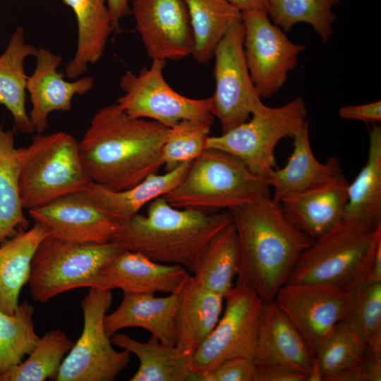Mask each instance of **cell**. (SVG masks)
Here are the masks:
<instances>
[{"label": "cell", "mask_w": 381, "mask_h": 381, "mask_svg": "<svg viewBox=\"0 0 381 381\" xmlns=\"http://www.w3.org/2000/svg\"><path fill=\"white\" fill-rule=\"evenodd\" d=\"M169 128L128 115L116 103L99 109L79 142L90 181L109 190L128 189L164 165L162 150Z\"/></svg>", "instance_id": "1"}, {"label": "cell", "mask_w": 381, "mask_h": 381, "mask_svg": "<svg viewBox=\"0 0 381 381\" xmlns=\"http://www.w3.org/2000/svg\"><path fill=\"white\" fill-rule=\"evenodd\" d=\"M240 250L236 283L272 301L302 253L313 240L299 230L271 196L227 210Z\"/></svg>", "instance_id": "2"}, {"label": "cell", "mask_w": 381, "mask_h": 381, "mask_svg": "<svg viewBox=\"0 0 381 381\" xmlns=\"http://www.w3.org/2000/svg\"><path fill=\"white\" fill-rule=\"evenodd\" d=\"M231 222L229 211L178 209L161 196L150 202L146 215L138 213L122 222L114 241L125 250L192 274L208 243Z\"/></svg>", "instance_id": "3"}, {"label": "cell", "mask_w": 381, "mask_h": 381, "mask_svg": "<svg viewBox=\"0 0 381 381\" xmlns=\"http://www.w3.org/2000/svg\"><path fill=\"white\" fill-rule=\"evenodd\" d=\"M265 179L253 173L238 157L205 149L178 185L163 198L178 209L210 214L240 207L270 196Z\"/></svg>", "instance_id": "4"}, {"label": "cell", "mask_w": 381, "mask_h": 381, "mask_svg": "<svg viewBox=\"0 0 381 381\" xmlns=\"http://www.w3.org/2000/svg\"><path fill=\"white\" fill-rule=\"evenodd\" d=\"M381 224L344 220L313 240L301 255L286 283H313L351 290L368 280Z\"/></svg>", "instance_id": "5"}, {"label": "cell", "mask_w": 381, "mask_h": 381, "mask_svg": "<svg viewBox=\"0 0 381 381\" xmlns=\"http://www.w3.org/2000/svg\"><path fill=\"white\" fill-rule=\"evenodd\" d=\"M91 182L80 156L79 142L71 134L37 133L20 147L18 189L23 209L47 204L83 190Z\"/></svg>", "instance_id": "6"}, {"label": "cell", "mask_w": 381, "mask_h": 381, "mask_svg": "<svg viewBox=\"0 0 381 381\" xmlns=\"http://www.w3.org/2000/svg\"><path fill=\"white\" fill-rule=\"evenodd\" d=\"M124 250L114 241L78 243L47 236L32 261L30 295L34 301L45 303L64 292L87 287L104 265Z\"/></svg>", "instance_id": "7"}, {"label": "cell", "mask_w": 381, "mask_h": 381, "mask_svg": "<svg viewBox=\"0 0 381 381\" xmlns=\"http://www.w3.org/2000/svg\"><path fill=\"white\" fill-rule=\"evenodd\" d=\"M304 100L297 97L285 104H262L246 121L219 136H209L206 149H215L240 159L257 176L265 179L277 168L274 149L282 138L293 137L307 121Z\"/></svg>", "instance_id": "8"}, {"label": "cell", "mask_w": 381, "mask_h": 381, "mask_svg": "<svg viewBox=\"0 0 381 381\" xmlns=\"http://www.w3.org/2000/svg\"><path fill=\"white\" fill-rule=\"evenodd\" d=\"M112 302L109 290L90 288L81 301L83 332L59 368L56 381H112L128 366L131 353L116 351L104 320Z\"/></svg>", "instance_id": "9"}, {"label": "cell", "mask_w": 381, "mask_h": 381, "mask_svg": "<svg viewBox=\"0 0 381 381\" xmlns=\"http://www.w3.org/2000/svg\"><path fill=\"white\" fill-rule=\"evenodd\" d=\"M167 61L152 60L138 74L128 71L119 85L123 94L116 104L128 115L157 121L171 128L183 120L213 124L212 98L193 99L183 96L167 83L163 71Z\"/></svg>", "instance_id": "10"}, {"label": "cell", "mask_w": 381, "mask_h": 381, "mask_svg": "<svg viewBox=\"0 0 381 381\" xmlns=\"http://www.w3.org/2000/svg\"><path fill=\"white\" fill-rule=\"evenodd\" d=\"M224 312L192 354L194 381L234 357L253 359L265 302L248 286L236 283L224 297Z\"/></svg>", "instance_id": "11"}, {"label": "cell", "mask_w": 381, "mask_h": 381, "mask_svg": "<svg viewBox=\"0 0 381 381\" xmlns=\"http://www.w3.org/2000/svg\"><path fill=\"white\" fill-rule=\"evenodd\" d=\"M243 21L233 25L214 52L215 90L211 97L213 116L224 133L250 119L263 102L246 61Z\"/></svg>", "instance_id": "12"}, {"label": "cell", "mask_w": 381, "mask_h": 381, "mask_svg": "<svg viewBox=\"0 0 381 381\" xmlns=\"http://www.w3.org/2000/svg\"><path fill=\"white\" fill-rule=\"evenodd\" d=\"M242 21L244 54L251 79L261 98L270 97L283 87L306 47L291 41L265 12H243Z\"/></svg>", "instance_id": "13"}, {"label": "cell", "mask_w": 381, "mask_h": 381, "mask_svg": "<svg viewBox=\"0 0 381 381\" xmlns=\"http://www.w3.org/2000/svg\"><path fill=\"white\" fill-rule=\"evenodd\" d=\"M273 301L315 356L334 326L345 320L351 291L320 284L286 283Z\"/></svg>", "instance_id": "14"}, {"label": "cell", "mask_w": 381, "mask_h": 381, "mask_svg": "<svg viewBox=\"0 0 381 381\" xmlns=\"http://www.w3.org/2000/svg\"><path fill=\"white\" fill-rule=\"evenodd\" d=\"M131 13L152 60L178 61L192 55L194 41L185 0H133Z\"/></svg>", "instance_id": "15"}, {"label": "cell", "mask_w": 381, "mask_h": 381, "mask_svg": "<svg viewBox=\"0 0 381 381\" xmlns=\"http://www.w3.org/2000/svg\"><path fill=\"white\" fill-rule=\"evenodd\" d=\"M28 213L49 236L78 243L111 242L122 223L99 210L83 191L30 209Z\"/></svg>", "instance_id": "16"}, {"label": "cell", "mask_w": 381, "mask_h": 381, "mask_svg": "<svg viewBox=\"0 0 381 381\" xmlns=\"http://www.w3.org/2000/svg\"><path fill=\"white\" fill-rule=\"evenodd\" d=\"M191 274L178 265L153 261L137 252L124 250L100 270L87 288L123 294L179 293Z\"/></svg>", "instance_id": "17"}, {"label": "cell", "mask_w": 381, "mask_h": 381, "mask_svg": "<svg viewBox=\"0 0 381 381\" xmlns=\"http://www.w3.org/2000/svg\"><path fill=\"white\" fill-rule=\"evenodd\" d=\"M35 68L28 76L26 90L30 95L32 109L29 116L37 133H43L48 128V118L55 111H68L75 95H82L94 85L90 76L75 81H67L58 71L62 58L43 47L37 48L35 56Z\"/></svg>", "instance_id": "18"}, {"label": "cell", "mask_w": 381, "mask_h": 381, "mask_svg": "<svg viewBox=\"0 0 381 381\" xmlns=\"http://www.w3.org/2000/svg\"><path fill=\"white\" fill-rule=\"evenodd\" d=\"M314 355L274 301L265 303L253 361L256 367L287 369L308 375Z\"/></svg>", "instance_id": "19"}, {"label": "cell", "mask_w": 381, "mask_h": 381, "mask_svg": "<svg viewBox=\"0 0 381 381\" xmlns=\"http://www.w3.org/2000/svg\"><path fill=\"white\" fill-rule=\"evenodd\" d=\"M294 149L286 165L271 171L267 177L273 189L272 198L280 202L293 195L323 186L341 174L338 157L320 162L314 156L309 140L308 122L292 137Z\"/></svg>", "instance_id": "20"}, {"label": "cell", "mask_w": 381, "mask_h": 381, "mask_svg": "<svg viewBox=\"0 0 381 381\" xmlns=\"http://www.w3.org/2000/svg\"><path fill=\"white\" fill-rule=\"evenodd\" d=\"M348 186L341 174L323 186L287 198L280 203L291 222L315 240L343 221Z\"/></svg>", "instance_id": "21"}, {"label": "cell", "mask_w": 381, "mask_h": 381, "mask_svg": "<svg viewBox=\"0 0 381 381\" xmlns=\"http://www.w3.org/2000/svg\"><path fill=\"white\" fill-rule=\"evenodd\" d=\"M179 294L157 297L154 294H123L119 307L104 317L106 333L111 337L126 327H140L167 345L176 344L175 316Z\"/></svg>", "instance_id": "22"}, {"label": "cell", "mask_w": 381, "mask_h": 381, "mask_svg": "<svg viewBox=\"0 0 381 381\" xmlns=\"http://www.w3.org/2000/svg\"><path fill=\"white\" fill-rule=\"evenodd\" d=\"M178 294L175 345L193 353L219 321L224 297L198 284L192 275Z\"/></svg>", "instance_id": "23"}, {"label": "cell", "mask_w": 381, "mask_h": 381, "mask_svg": "<svg viewBox=\"0 0 381 381\" xmlns=\"http://www.w3.org/2000/svg\"><path fill=\"white\" fill-rule=\"evenodd\" d=\"M190 163L181 164L163 174H151L139 183L124 190H111L91 181L82 191L102 212L125 222L138 214L145 205L174 189L181 181Z\"/></svg>", "instance_id": "24"}, {"label": "cell", "mask_w": 381, "mask_h": 381, "mask_svg": "<svg viewBox=\"0 0 381 381\" xmlns=\"http://www.w3.org/2000/svg\"><path fill=\"white\" fill-rule=\"evenodd\" d=\"M75 16L77 45L73 59L64 68L67 78L73 80L85 73L89 65L103 56L110 34L114 32L106 0H61Z\"/></svg>", "instance_id": "25"}, {"label": "cell", "mask_w": 381, "mask_h": 381, "mask_svg": "<svg viewBox=\"0 0 381 381\" xmlns=\"http://www.w3.org/2000/svg\"><path fill=\"white\" fill-rule=\"evenodd\" d=\"M113 345L133 353L139 367L130 381H193L192 353L176 345H167L152 336L146 342L126 334L115 333L111 337Z\"/></svg>", "instance_id": "26"}, {"label": "cell", "mask_w": 381, "mask_h": 381, "mask_svg": "<svg viewBox=\"0 0 381 381\" xmlns=\"http://www.w3.org/2000/svg\"><path fill=\"white\" fill-rule=\"evenodd\" d=\"M48 236L40 224L0 244V310L13 315L23 286L28 283L32 261L40 242Z\"/></svg>", "instance_id": "27"}, {"label": "cell", "mask_w": 381, "mask_h": 381, "mask_svg": "<svg viewBox=\"0 0 381 381\" xmlns=\"http://www.w3.org/2000/svg\"><path fill=\"white\" fill-rule=\"evenodd\" d=\"M37 52V48L25 42L24 30L19 26L0 55V105L11 113L15 128L24 134L35 133L25 107L28 75L24 61Z\"/></svg>", "instance_id": "28"}, {"label": "cell", "mask_w": 381, "mask_h": 381, "mask_svg": "<svg viewBox=\"0 0 381 381\" xmlns=\"http://www.w3.org/2000/svg\"><path fill=\"white\" fill-rule=\"evenodd\" d=\"M344 219L372 226L381 224V128L369 132V149L365 165L348 186Z\"/></svg>", "instance_id": "29"}, {"label": "cell", "mask_w": 381, "mask_h": 381, "mask_svg": "<svg viewBox=\"0 0 381 381\" xmlns=\"http://www.w3.org/2000/svg\"><path fill=\"white\" fill-rule=\"evenodd\" d=\"M185 1L194 41L192 56L206 64L226 31L242 21V12L227 0Z\"/></svg>", "instance_id": "30"}, {"label": "cell", "mask_w": 381, "mask_h": 381, "mask_svg": "<svg viewBox=\"0 0 381 381\" xmlns=\"http://www.w3.org/2000/svg\"><path fill=\"white\" fill-rule=\"evenodd\" d=\"M239 264L238 241L231 222L208 243L191 275L205 288L224 297L233 287Z\"/></svg>", "instance_id": "31"}, {"label": "cell", "mask_w": 381, "mask_h": 381, "mask_svg": "<svg viewBox=\"0 0 381 381\" xmlns=\"http://www.w3.org/2000/svg\"><path fill=\"white\" fill-rule=\"evenodd\" d=\"M20 160L13 131L5 130L0 123V244L30 224L19 195Z\"/></svg>", "instance_id": "32"}, {"label": "cell", "mask_w": 381, "mask_h": 381, "mask_svg": "<svg viewBox=\"0 0 381 381\" xmlns=\"http://www.w3.org/2000/svg\"><path fill=\"white\" fill-rule=\"evenodd\" d=\"M73 344L59 329L47 332L40 337L25 361L0 373V381L55 380L64 356Z\"/></svg>", "instance_id": "33"}, {"label": "cell", "mask_w": 381, "mask_h": 381, "mask_svg": "<svg viewBox=\"0 0 381 381\" xmlns=\"http://www.w3.org/2000/svg\"><path fill=\"white\" fill-rule=\"evenodd\" d=\"M341 0H270L271 21L287 33L298 23L312 26L322 42L327 43L334 33L336 16L332 11Z\"/></svg>", "instance_id": "34"}, {"label": "cell", "mask_w": 381, "mask_h": 381, "mask_svg": "<svg viewBox=\"0 0 381 381\" xmlns=\"http://www.w3.org/2000/svg\"><path fill=\"white\" fill-rule=\"evenodd\" d=\"M34 312L28 301L19 304L13 315L0 310V373L21 363L37 343Z\"/></svg>", "instance_id": "35"}, {"label": "cell", "mask_w": 381, "mask_h": 381, "mask_svg": "<svg viewBox=\"0 0 381 381\" xmlns=\"http://www.w3.org/2000/svg\"><path fill=\"white\" fill-rule=\"evenodd\" d=\"M370 349L344 320L339 322L315 354L322 370V381L358 365Z\"/></svg>", "instance_id": "36"}, {"label": "cell", "mask_w": 381, "mask_h": 381, "mask_svg": "<svg viewBox=\"0 0 381 381\" xmlns=\"http://www.w3.org/2000/svg\"><path fill=\"white\" fill-rule=\"evenodd\" d=\"M351 291V304L344 321L372 350H381V283L363 282Z\"/></svg>", "instance_id": "37"}, {"label": "cell", "mask_w": 381, "mask_h": 381, "mask_svg": "<svg viewBox=\"0 0 381 381\" xmlns=\"http://www.w3.org/2000/svg\"><path fill=\"white\" fill-rule=\"evenodd\" d=\"M212 124L196 120H183L171 128L162 150L166 171L192 162L206 149Z\"/></svg>", "instance_id": "38"}, {"label": "cell", "mask_w": 381, "mask_h": 381, "mask_svg": "<svg viewBox=\"0 0 381 381\" xmlns=\"http://www.w3.org/2000/svg\"><path fill=\"white\" fill-rule=\"evenodd\" d=\"M255 365L253 358L234 357L199 376L198 381H253Z\"/></svg>", "instance_id": "39"}, {"label": "cell", "mask_w": 381, "mask_h": 381, "mask_svg": "<svg viewBox=\"0 0 381 381\" xmlns=\"http://www.w3.org/2000/svg\"><path fill=\"white\" fill-rule=\"evenodd\" d=\"M381 350L370 349L358 365L331 377L328 381H380Z\"/></svg>", "instance_id": "40"}, {"label": "cell", "mask_w": 381, "mask_h": 381, "mask_svg": "<svg viewBox=\"0 0 381 381\" xmlns=\"http://www.w3.org/2000/svg\"><path fill=\"white\" fill-rule=\"evenodd\" d=\"M338 115L344 119L361 121L375 125L381 122V101L342 106L338 110Z\"/></svg>", "instance_id": "41"}, {"label": "cell", "mask_w": 381, "mask_h": 381, "mask_svg": "<svg viewBox=\"0 0 381 381\" xmlns=\"http://www.w3.org/2000/svg\"><path fill=\"white\" fill-rule=\"evenodd\" d=\"M253 381H307V377L287 369L255 366Z\"/></svg>", "instance_id": "42"}, {"label": "cell", "mask_w": 381, "mask_h": 381, "mask_svg": "<svg viewBox=\"0 0 381 381\" xmlns=\"http://www.w3.org/2000/svg\"><path fill=\"white\" fill-rule=\"evenodd\" d=\"M115 32H119L120 20L131 13L129 0H106Z\"/></svg>", "instance_id": "43"}, {"label": "cell", "mask_w": 381, "mask_h": 381, "mask_svg": "<svg viewBox=\"0 0 381 381\" xmlns=\"http://www.w3.org/2000/svg\"><path fill=\"white\" fill-rule=\"evenodd\" d=\"M241 12L258 11L268 14L270 0H227Z\"/></svg>", "instance_id": "44"}, {"label": "cell", "mask_w": 381, "mask_h": 381, "mask_svg": "<svg viewBox=\"0 0 381 381\" xmlns=\"http://www.w3.org/2000/svg\"><path fill=\"white\" fill-rule=\"evenodd\" d=\"M323 373L318 358L315 356L310 371L307 375V381H322Z\"/></svg>", "instance_id": "45"}]
</instances>
